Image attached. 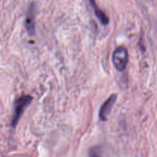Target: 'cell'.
<instances>
[{"instance_id": "cell-1", "label": "cell", "mask_w": 157, "mask_h": 157, "mask_svg": "<svg viewBox=\"0 0 157 157\" xmlns=\"http://www.w3.org/2000/svg\"><path fill=\"white\" fill-rule=\"evenodd\" d=\"M33 98L30 95H22L17 98L14 104L13 117L12 120V126L15 127L21 118L25 109L32 103Z\"/></svg>"}, {"instance_id": "cell-2", "label": "cell", "mask_w": 157, "mask_h": 157, "mask_svg": "<svg viewBox=\"0 0 157 157\" xmlns=\"http://www.w3.org/2000/svg\"><path fill=\"white\" fill-rule=\"evenodd\" d=\"M113 65L118 71L125 70L128 62V52L124 47H118L115 49L113 53Z\"/></svg>"}, {"instance_id": "cell-3", "label": "cell", "mask_w": 157, "mask_h": 157, "mask_svg": "<svg viewBox=\"0 0 157 157\" xmlns=\"http://www.w3.org/2000/svg\"><path fill=\"white\" fill-rule=\"evenodd\" d=\"M117 98V94H112L108 99L105 101V102L102 104L99 111V117L101 121H106L108 118V115L110 114L111 109L113 107V104H115Z\"/></svg>"}, {"instance_id": "cell-4", "label": "cell", "mask_w": 157, "mask_h": 157, "mask_svg": "<svg viewBox=\"0 0 157 157\" xmlns=\"http://www.w3.org/2000/svg\"><path fill=\"white\" fill-rule=\"evenodd\" d=\"M90 4H91L92 7H93L94 11V13L96 15L97 18H98L101 23L104 25H107L109 23V18L107 16V15L105 14V12L102 10V9H100L98 7V4H97L96 1L95 0H90Z\"/></svg>"}, {"instance_id": "cell-5", "label": "cell", "mask_w": 157, "mask_h": 157, "mask_svg": "<svg viewBox=\"0 0 157 157\" xmlns=\"http://www.w3.org/2000/svg\"><path fill=\"white\" fill-rule=\"evenodd\" d=\"M25 27L28 33L30 35H33L35 33V15L32 9H31L28 12L27 18L25 20Z\"/></svg>"}, {"instance_id": "cell-6", "label": "cell", "mask_w": 157, "mask_h": 157, "mask_svg": "<svg viewBox=\"0 0 157 157\" xmlns=\"http://www.w3.org/2000/svg\"><path fill=\"white\" fill-rule=\"evenodd\" d=\"M90 157H101L99 150L98 148H94L93 150H90Z\"/></svg>"}]
</instances>
